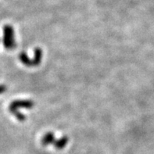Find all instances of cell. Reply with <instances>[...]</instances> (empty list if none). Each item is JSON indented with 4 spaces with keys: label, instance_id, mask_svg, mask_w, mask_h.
Here are the masks:
<instances>
[{
    "label": "cell",
    "instance_id": "6da1fadb",
    "mask_svg": "<svg viewBox=\"0 0 154 154\" xmlns=\"http://www.w3.org/2000/svg\"><path fill=\"white\" fill-rule=\"evenodd\" d=\"M33 106L34 102L32 100H15L10 103L9 109L10 113H13L18 121H23L26 119V117L19 111V109H31L33 108Z\"/></svg>",
    "mask_w": 154,
    "mask_h": 154
},
{
    "label": "cell",
    "instance_id": "7a4b0ae2",
    "mask_svg": "<svg viewBox=\"0 0 154 154\" xmlns=\"http://www.w3.org/2000/svg\"><path fill=\"white\" fill-rule=\"evenodd\" d=\"M42 58V50L40 48H36L35 49V57L34 59H30L25 53H20L19 59L23 64L27 66H35L41 63Z\"/></svg>",
    "mask_w": 154,
    "mask_h": 154
},
{
    "label": "cell",
    "instance_id": "3957f363",
    "mask_svg": "<svg viewBox=\"0 0 154 154\" xmlns=\"http://www.w3.org/2000/svg\"><path fill=\"white\" fill-rule=\"evenodd\" d=\"M3 45L8 50H12L16 47L14 38V30L11 25H5L3 27Z\"/></svg>",
    "mask_w": 154,
    "mask_h": 154
},
{
    "label": "cell",
    "instance_id": "277c9868",
    "mask_svg": "<svg viewBox=\"0 0 154 154\" xmlns=\"http://www.w3.org/2000/svg\"><path fill=\"white\" fill-rule=\"evenodd\" d=\"M69 142V138L67 136H63L62 138H60V139H57V140H55L54 143H53V146H54L57 149H63L66 146L67 143Z\"/></svg>",
    "mask_w": 154,
    "mask_h": 154
},
{
    "label": "cell",
    "instance_id": "5b68a950",
    "mask_svg": "<svg viewBox=\"0 0 154 154\" xmlns=\"http://www.w3.org/2000/svg\"><path fill=\"white\" fill-rule=\"evenodd\" d=\"M55 142V136L53 133L48 132L46 133L42 139V144L43 146H48V145H53Z\"/></svg>",
    "mask_w": 154,
    "mask_h": 154
},
{
    "label": "cell",
    "instance_id": "8992f818",
    "mask_svg": "<svg viewBox=\"0 0 154 154\" xmlns=\"http://www.w3.org/2000/svg\"><path fill=\"white\" fill-rule=\"evenodd\" d=\"M6 89H7V88H6V85H0V95L3 93V92H6Z\"/></svg>",
    "mask_w": 154,
    "mask_h": 154
}]
</instances>
